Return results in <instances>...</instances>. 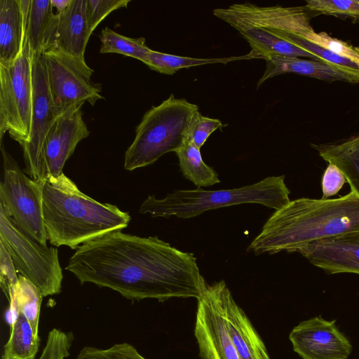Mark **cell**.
Instances as JSON below:
<instances>
[{"instance_id":"cell-22","label":"cell","mask_w":359,"mask_h":359,"mask_svg":"<svg viewBox=\"0 0 359 359\" xmlns=\"http://www.w3.org/2000/svg\"><path fill=\"white\" fill-rule=\"evenodd\" d=\"M40 344L29 322L19 312L15 322L10 327V336L4 346L1 359H35Z\"/></svg>"},{"instance_id":"cell-10","label":"cell","mask_w":359,"mask_h":359,"mask_svg":"<svg viewBox=\"0 0 359 359\" xmlns=\"http://www.w3.org/2000/svg\"><path fill=\"white\" fill-rule=\"evenodd\" d=\"M53 105L59 117L88 102L102 99V86L92 81L93 70L74 57L54 48L43 50Z\"/></svg>"},{"instance_id":"cell-3","label":"cell","mask_w":359,"mask_h":359,"mask_svg":"<svg viewBox=\"0 0 359 359\" xmlns=\"http://www.w3.org/2000/svg\"><path fill=\"white\" fill-rule=\"evenodd\" d=\"M42 208L48 240L54 246L77 249L109 233L126 228L130 215L80 191L64 173L48 177L42 187Z\"/></svg>"},{"instance_id":"cell-30","label":"cell","mask_w":359,"mask_h":359,"mask_svg":"<svg viewBox=\"0 0 359 359\" xmlns=\"http://www.w3.org/2000/svg\"><path fill=\"white\" fill-rule=\"evenodd\" d=\"M223 126V123L219 119L204 116L199 110H197L191 118L187 130V141L201 149L208 137L215 130Z\"/></svg>"},{"instance_id":"cell-29","label":"cell","mask_w":359,"mask_h":359,"mask_svg":"<svg viewBox=\"0 0 359 359\" xmlns=\"http://www.w3.org/2000/svg\"><path fill=\"white\" fill-rule=\"evenodd\" d=\"M304 39L351 61L359 69L358 48L334 38L326 32H316L314 30L308 33Z\"/></svg>"},{"instance_id":"cell-25","label":"cell","mask_w":359,"mask_h":359,"mask_svg":"<svg viewBox=\"0 0 359 359\" xmlns=\"http://www.w3.org/2000/svg\"><path fill=\"white\" fill-rule=\"evenodd\" d=\"M13 298L19 312L29 322L34 334L39 336L42 294L38 287L21 275L17 284L11 289L8 299Z\"/></svg>"},{"instance_id":"cell-5","label":"cell","mask_w":359,"mask_h":359,"mask_svg":"<svg viewBox=\"0 0 359 359\" xmlns=\"http://www.w3.org/2000/svg\"><path fill=\"white\" fill-rule=\"evenodd\" d=\"M285 175L270 176L250 185L231 189L208 191L197 188L175 190L163 198L150 195L140 208L142 214L154 217L188 219L219 208L244 203H257L278 210L290 200Z\"/></svg>"},{"instance_id":"cell-35","label":"cell","mask_w":359,"mask_h":359,"mask_svg":"<svg viewBox=\"0 0 359 359\" xmlns=\"http://www.w3.org/2000/svg\"><path fill=\"white\" fill-rule=\"evenodd\" d=\"M346 182V179L341 170L335 165L328 163L322 177V198H329L336 195Z\"/></svg>"},{"instance_id":"cell-18","label":"cell","mask_w":359,"mask_h":359,"mask_svg":"<svg viewBox=\"0 0 359 359\" xmlns=\"http://www.w3.org/2000/svg\"><path fill=\"white\" fill-rule=\"evenodd\" d=\"M265 71L257 83L258 88L273 76L292 73L326 81H342L359 83V69L347 68L311 59H302L280 55H269L265 58Z\"/></svg>"},{"instance_id":"cell-4","label":"cell","mask_w":359,"mask_h":359,"mask_svg":"<svg viewBox=\"0 0 359 359\" xmlns=\"http://www.w3.org/2000/svg\"><path fill=\"white\" fill-rule=\"evenodd\" d=\"M306 11L304 6H259L247 2L216 8L212 13L236 29L261 59L274 54L321 61L288 41L291 36L304 39L314 30Z\"/></svg>"},{"instance_id":"cell-20","label":"cell","mask_w":359,"mask_h":359,"mask_svg":"<svg viewBox=\"0 0 359 359\" xmlns=\"http://www.w3.org/2000/svg\"><path fill=\"white\" fill-rule=\"evenodd\" d=\"M319 156L337 166L346 177L351 190L359 194V134L337 143L311 144Z\"/></svg>"},{"instance_id":"cell-15","label":"cell","mask_w":359,"mask_h":359,"mask_svg":"<svg viewBox=\"0 0 359 359\" xmlns=\"http://www.w3.org/2000/svg\"><path fill=\"white\" fill-rule=\"evenodd\" d=\"M91 34L87 18V0H72L64 11L51 16L43 50L54 48L86 62L85 50Z\"/></svg>"},{"instance_id":"cell-2","label":"cell","mask_w":359,"mask_h":359,"mask_svg":"<svg viewBox=\"0 0 359 359\" xmlns=\"http://www.w3.org/2000/svg\"><path fill=\"white\" fill-rule=\"evenodd\" d=\"M359 232V194L300 198L275 210L248 250L255 255L297 252L316 241Z\"/></svg>"},{"instance_id":"cell-32","label":"cell","mask_w":359,"mask_h":359,"mask_svg":"<svg viewBox=\"0 0 359 359\" xmlns=\"http://www.w3.org/2000/svg\"><path fill=\"white\" fill-rule=\"evenodd\" d=\"M130 2V0H87V18L90 32L93 33L110 13L126 8Z\"/></svg>"},{"instance_id":"cell-9","label":"cell","mask_w":359,"mask_h":359,"mask_svg":"<svg viewBox=\"0 0 359 359\" xmlns=\"http://www.w3.org/2000/svg\"><path fill=\"white\" fill-rule=\"evenodd\" d=\"M3 180L0 182V205L16 224L41 245L48 240L42 208L44 180L26 175L1 142Z\"/></svg>"},{"instance_id":"cell-19","label":"cell","mask_w":359,"mask_h":359,"mask_svg":"<svg viewBox=\"0 0 359 359\" xmlns=\"http://www.w3.org/2000/svg\"><path fill=\"white\" fill-rule=\"evenodd\" d=\"M25 0H0V65L19 55L25 37Z\"/></svg>"},{"instance_id":"cell-13","label":"cell","mask_w":359,"mask_h":359,"mask_svg":"<svg viewBox=\"0 0 359 359\" xmlns=\"http://www.w3.org/2000/svg\"><path fill=\"white\" fill-rule=\"evenodd\" d=\"M293 350L303 359H347L352 345L336 320L320 316L299 323L289 334Z\"/></svg>"},{"instance_id":"cell-8","label":"cell","mask_w":359,"mask_h":359,"mask_svg":"<svg viewBox=\"0 0 359 359\" xmlns=\"http://www.w3.org/2000/svg\"><path fill=\"white\" fill-rule=\"evenodd\" d=\"M32 55L26 36L18 57L0 65V140L8 132L22 147L32 125Z\"/></svg>"},{"instance_id":"cell-31","label":"cell","mask_w":359,"mask_h":359,"mask_svg":"<svg viewBox=\"0 0 359 359\" xmlns=\"http://www.w3.org/2000/svg\"><path fill=\"white\" fill-rule=\"evenodd\" d=\"M73 339L72 332L53 328L48 334L39 359H65L69 355Z\"/></svg>"},{"instance_id":"cell-1","label":"cell","mask_w":359,"mask_h":359,"mask_svg":"<svg viewBox=\"0 0 359 359\" xmlns=\"http://www.w3.org/2000/svg\"><path fill=\"white\" fill-rule=\"evenodd\" d=\"M66 270L81 284L108 287L135 300L198 299L206 283L193 253L157 236L117 231L78 247Z\"/></svg>"},{"instance_id":"cell-7","label":"cell","mask_w":359,"mask_h":359,"mask_svg":"<svg viewBox=\"0 0 359 359\" xmlns=\"http://www.w3.org/2000/svg\"><path fill=\"white\" fill-rule=\"evenodd\" d=\"M0 243L9 252L17 271L35 285L43 297L60 292L63 274L57 248L29 236L1 205Z\"/></svg>"},{"instance_id":"cell-23","label":"cell","mask_w":359,"mask_h":359,"mask_svg":"<svg viewBox=\"0 0 359 359\" xmlns=\"http://www.w3.org/2000/svg\"><path fill=\"white\" fill-rule=\"evenodd\" d=\"M26 20L25 36L30 53L43 49L45 33L53 15L50 0H25Z\"/></svg>"},{"instance_id":"cell-12","label":"cell","mask_w":359,"mask_h":359,"mask_svg":"<svg viewBox=\"0 0 359 359\" xmlns=\"http://www.w3.org/2000/svg\"><path fill=\"white\" fill-rule=\"evenodd\" d=\"M194 335L201 359H242L222 313L218 282L207 284L198 299Z\"/></svg>"},{"instance_id":"cell-26","label":"cell","mask_w":359,"mask_h":359,"mask_svg":"<svg viewBox=\"0 0 359 359\" xmlns=\"http://www.w3.org/2000/svg\"><path fill=\"white\" fill-rule=\"evenodd\" d=\"M100 39L102 43L100 53H118L137 59L142 62L151 50L146 45L144 38L127 37L108 27L101 31Z\"/></svg>"},{"instance_id":"cell-34","label":"cell","mask_w":359,"mask_h":359,"mask_svg":"<svg viewBox=\"0 0 359 359\" xmlns=\"http://www.w3.org/2000/svg\"><path fill=\"white\" fill-rule=\"evenodd\" d=\"M16 272L17 270L9 252L0 243V282L7 298L11 289L18 283V276Z\"/></svg>"},{"instance_id":"cell-17","label":"cell","mask_w":359,"mask_h":359,"mask_svg":"<svg viewBox=\"0 0 359 359\" xmlns=\"http://www.w3.org/2000/svg\"><path fill=\"white\" fill-rule=\"evenodd\" d=\"M222 313L231 339L242 359H270L251 322L236 303L224 280L218 281Z\"/></svg>"},{"instance_id":"cell-16","label":"cell","mask_w":359,"mask_h":359,"mask_svg":"<svg viewBox=\"0 0 359 359\" xmlns=\"http://www.w3.org/2000/svg\"><path fill=\"white\" fill-rule=\"evenodd\" d=\"M297 252L327 273L359 275V232L316 241Z\"/></svg>"},{"instance_id":"cell-11","label":"cell","mask_w":359,"mask_h":359,"mask_svg":"<svg viewBox=\"0 0 359 359\" xmlns=\"http://www.w3.org/2000/svg\"><path fill=\"white\" fill-rule=\"evenodd\" d=\"M32 111L28 140L22 147L25 167L24 172L39 180L41 154L46 136L58 118L49 91L43 50L32 56Z\"/></svg>"},{"instance_id":"cell-36","label":"cell","mask_w":359,"mask_h":359,"mask_svg":"<svg viewBox=\"0 0 359 359\" xmlns=\"http://www.w3.org/2000/svg\"><path fill=\"white\" fill-rule=\"evenodd\" d=\"M72 0H50L53 7H55L57 13L64 11L70 4Z\"/></svg>"},{"instance_id":"cell-6","label":"cell","mask_w":359,"mask_h":359,"mask_svg":"<svg viewBox=\"0 0 359 359\" xmlns=\"http://www.w3.org/2000/svg\"><path fill=\"white\" fill-rule=\"evenodd\" d=\"M198 107L173 94L144 114L136 127L135 137L124 157V168L153 164L163 154L176 151L187 141L191 118Z\"/></svg>"},{"instance_id":"cell-21","label":"cell","mask_w":359,"mask_h":359,"mask_svg":"<svg viewBox=\"0 0 359 359\" xmlns=\"http://www.w3.org/2000/svg\"><path fill=\"white\" fill-rule=\"evenodd\" d=\"M255 58L261 57L252 51L242 56L224 58H196L163 53L151 50L143 63L152 70L161 74L172 75L183 68H189L207 64H226L232 61Z\"/></svg>"},{"instance_id":"cell-27","label":"cell","mask_w":359,"mask_h":359,"mask_svg":"<svg viewBox=\"0 0 359 359\" xmlns=\"http://www.w3.org/2000/svg\"><path fill=\"white\" fill-rule=\"evenodd\" d=\"M304 7L319 14L359 19V0H307Z\"/></svg>"},{"instance_id":"cell-33","label":"cell","mask_w":359,"mask_h":359,"mask_svg":"<svg viewBox=\"0 0 359 359\" xmlns=\"http://www.w3.org/2000/svg\"><path fill=\"white\" fill-rule=\"evenodd\" d=\"M289 42L300 47L316 55L320 60L326 63L340 67L359 69L358 67L351 61L340 57L337 54L313 44L304 39L292 36Z\"/></svg>"},{"instance_id":"cell-28","label":"cell","mask_w":359,"mask_h":359,"mask_svg":"<svg viewBox=\"0 0 359 359\" xmlns=\"http://www.w3.org/2000/svg\"><path fill=\"white\" fill-rule=\"evenodd\" d=\"M76 359H147L136 348L127 342L115 344L108 348L84 346Z\"/></svg>"},{"instance_id":"cell-24","label":"cell","mask_w":359,"mask_h":359,"mask_svg":"<svg viewBox=\"0 0 359 359\" xmlns=\"http://www.w3.org/2000/svg\"><path fill=\"white\" fill-rule=\"evenodd\" d=\"M175 153L184 177L198 188L220 182L217 173L205 163L200 149L193 143L186 141Z\"/></svg>"},{"instance_id":"cell-14","label":"cell","mask_w":359,"mask_h":359,"mask_svg":"<svg viewBox=\"0 0 359 359\" xmlns=\"http://www.w3.org/2000/svg\"><path fill=\"white\" fill-rule=\"evenodd\" d=\"M82 106H77L59 116L49 129L43 144L39 180L62 174L65 163L73 154L78 143L90 135L83 118Z\"/></svg>"}]
</instances>
